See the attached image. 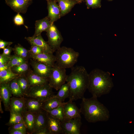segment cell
Masks as SVG:
<instances>
[{
  "mask_svg": "<svg viewBox=\"0 0 134 134\" xmlns=\"http://www.w3.org/2000/svg\"><path fill=\"white\" fill-rule=\"evenodd\" d=\"M71 68L66 82L70 89L68 98L69 100L73 101L84 97V94L88 87L89 73L82 66H77Z\"/></svg>",
  "mask_w": 134,
  "mask_h": 134,
  "instance_id": "6da1fadb",
  "label": "cell"
},
{
  "mask_svg": "<svg viewBox=\"0 0 134 134\" xmlns=\"http://www.w3.org/2000/svg\"><path fill=\"white\" fill-rule=\"evenodd\" d=\"M82 99L80 109L87 121L94 123L108 120L110 116L109 111L98 100V98L92 96L89 98L84 97Z\"/></svg>",
  "mask_w": 134,
  "mask_h": 134,
  "instance_id": "7a4b0ae2",
  "label": "cell"
},
{
  "mask_svg": "<svg viewBox=\"0 0 134 134\" xmlns=\"http://www.w3.org/2000/svg\"><path fill=\"white\" fill-rule=\"evenodd\" d=\"M110 75L109 72L97 68L90 72L88 89L92 96L98 98L110 93L114 86Z\"/></svg>",
  "mask_w": 134,
  "mask_h": 134,
  "instance_id": "3957f363",
  "label": "cell"
},
{
  "mask_svg": "<svg viewBox=\"0 0 134 134\" xmlns=\"http://www.w3.org/2000/svg\"><path fill=\"white\" fill-rule=\"evenodd\" d=\"M55 52V63L66 69L73 67L77 62L79 56L78 52L66 46L61 47Z\"/></svg>",
  "mask_w": 134,
  "mask_h": 134,
  "instance_id": "277c9868",
  "label": "cell"
},
{
  "mask_svg": "<svg viewBox=\"0 0 134 134\" xmlns=\"http://www.w3.org/2000/svg\"><path fill=\"white\" fill-rule=\"evenodd\" d=\"M52 89L48 83L30 87L24 97L34 98L44 102L53 97L55 95Z\"/></svg>",
  "mask_w": 134,
  "mask_h": 134,
  "instance_id": "5b68a950",
  "label": "cell"
},
{
  "mask_svg": "<svg viewBox=\"0 0 134 134\" xmlns=\"http://www.w3.org/2000/svg\"><path fill=\"white\" fill-rule=\"evenodd\" d=\"M67 76L66 74V68L55 63L48 78V84L52 88L58 90L65 83Z\"/></svg>",
  "mask_w": 134,
  "mask_h": 134,
  "instance_id": "8992f818",
  "label": "cell"
},
{
  "mask_svg": "<svg viewBox=\"0 0 134 134\" xmlns=\"http://www.w3.org/2000/svg\"><path fill=\"white\" fill-rule=\"evenodd\" d=\"M48 38L47 42L52 49L53 53L61 47L63 40L61 34L54 24L46 32Z\"/></svg>",
  "mask_w": 134,
  "mask_h": 134,
  "instance_id": "52a82bcc",
  "label": "cell"
},
{
  "mask_svg": "<svg viewBox=\"0 0 134 134\" xmlns=\"http://www.w3.org/2000/svg\"><path fill=\"white\" fill-rule=\"evenodd\" d=\"M82 124L81 116L61 121L63 134H80Z\"/></svg>",
  "mask_w": 134,
  "mask_h": 134,
  "instance_id": "ba28073f",
  "label": "cell"
},
{
  "mask_svg": "<svg viewBox=\"0 0 134 134\" xmlns=\"http://www.w3.org/2000/svg\"><path fill=\"white\" fill-rule=\"evenodd\" d=\"M30 64L33 71L36 74L48 78L53 67L33 59L30 61Z\"/></svg>",
  "mask_w": 134,
  "mask_h": 134,
  "instance_id": "9c48e42d",
  "label": "cell"
},
{
  "mask_svg": "<svg viewBox=\"0 0 134 134\" xmlns=\"http://www.w3.org/2000/svg\"><path fill=\"white\" fill-rule=\"evenodd\" d=\"M63 106L65 116L64 120H69L81 116L80 109L73 101L69 100L68 102H65Z\"/></svg>",
  "mask_w": 134,
  "mask_h": 134,
  "instance_id": "30bf717a",
  "label": "cell"
},
{
  "mask_svg": "<svg viewBox=\"0 0 134 134\" xmlns=\"http://www.w3.org/2000/svg\"><path fill=\"white\" fill-rule=\"evenodd\" d=\"M25 38L31 45H35L40 47L43 52L53 54L52 48L48 42L44 40L41 34L34 37H25Z\"/></svg>",
  "mask_w": 134,
  "mask_h": 134,
  "instance_id": "8fae6325",
  "label": "cell"
},
{
  "mask_svg": "<svg viewBox=\"0 0 134 134\" xmlns=\"http://www.w3.org/2000/svg\"><path fill=\"white\" fill-rule=\"evenodd\" d=\"M26 98L12 97L10 99L9 111L18 113L22 116L25 112Z\"/></svg>",
  "mask_w": 134,
  "mask_h": 134,
  "instance_id": "7c38bea8",
  "label": "cell"
},
{
  "mask_svg": "<svg viewBox=\"0 0 134 134\" xmlns=\"http://www.w3.org/2000/svg\"><path fill=\"white\" fill-rule=\"evenodd\" d=\"M48 14V17L52 24L61 17V10L56 0H46Z\"/></svg>",
  "mask_w": 134,
  "mask_h": 134,
  "instance_id": "4fadbf2b",
  "label": "cell"
},
{
  "mask_svg": "<svg viewBox=\"0 0 134 134\" xmlns=\"http://www.w3.org/2000/svg\"><path fill=\"white\" fill-rule=\"evenodd\" d=\"M6 3L14 11L18 13H25L31 3V0H5Z\"/></svg>",
  "mask_w": 134,
  "mask_h": 134,
  "instance_id": "5bb4252c",
  "label": "cell"
},
{
  "mask_svg": "<svg viewBox=\"0 0 134 134\" xmlns=\"http://www.w3.org/2000/svg\"><path fill=\"white\" fill-rule=\"evenodd\" d=\"M47 112L42 109L37 113L35 117L33 134L47 128Z\"/></svg>",
  "mask_w": 134,
  "mask_h": 134,
  "instance_id": "9a60e30c",
  "label": "cell"
},
{
  "mask_svg": "<svg viewBox=\"0 0 134 134\" xmlns=\"http://www.w3.org/2000/svg\"><path fill=\"white\" fill-rule=\"evenodd\" d=\"M12 96L8 83L0 84V99L3 104L5 111H9L10 99Z\"/></svg>",
  "mask_w": 134,
  "mask_h": 134,
  "instance_id": "2e32d148",
  "label": "cell"
},
{
  "mask_svg": "<svg viewBox=\"0 0 134 134\" xmlns=\"http://www.w3.org/2000/svg\"><path fill=\"white\" fill-rule=\"evenodd\" d=\"M47 128L50 134H63L61 121L47 112Z\"/></svg>",
  "mask_w": 134,
  "mask_h": 134,
  "instance_id": "e0dca14e",
  "label": "cell"
},
{
  "mask_svg": "<svg viewBox=\"0 0 134 134\" xmlns=\"http://www.w3.org/2000/svg\"><path fill=\"white\" fill-rule=\"evenodd\" d=\"M29 57L52 67L56 62L55 57L53 54L42 52L37 55L29 54Z\"/></svg>",
  "mask_w": 134,
  "mask_h": 134,
  "instance_id": "ac0fdd59",
  "label": "cell"
},
{
  "mask_svg": "<svg viewBox=\"0 0 134 134\" xmlns=\"http://www.w3.org/2000/svg\"><path fill=\"white\" fill-rule=\"evenodd\" d=\"M30 87L42 85L48 83V79L39 75L30 69L26 73Z\"/></svg>",
  "mask_w": 134,
  "mask_h": 134,
  "instance_id": "d6986e66",
  "label": "cell"
},
{
  "mask_svg": "<svg viewBox=\"0 0 134 134\" xmlns=\"http://www.w3.org/2000/svg\"><path fill=\"white\" fill-rule=\"evenodd\" d=\"M52 24L47 16L36 21L35 24V32L32 37H34L41 34L43 32H46Z\"/></svg>",
  "mask_w": 134,
  "mask_h": 134,
  "instance_id": "ffe728a7",
  "label": "cell"
},
{
  "mask_svg": "<svg viewBox=\"0 0 134 134\" xmlns=\"http://www.w3.org/2000/svg\"><path fill=\"white\" fill-rule=\"evenodd\" d=\"M37 113L26 111L22 117L26 127L27 134H33L36 116Z\"/></svg>",
  "mask_w": 134,
  "mask_h": 134,
  "instance_id": "44dd1931",
  "label": "cell"
},
{
  "mask_svg": "<svg viewBox=\"0 0 134 134\" xmlns=\"http://www.w3.org/2000/svg\"><path fill=\"white\" fill-rule=\"evenodd\" d=\"M25 98V112L37 113L42 109L43 102L34 98Z\"/></svg>",
  "mask_w": 134,
  "mask_h": 134,
  "instance_id": "7402d4cb",
  "label": "cell"
},
{
  "mask_svg": "<svg viewBox=\"0 0 134 134\" xmlns=\"http://www.w3.org/2000/svg\"><path fill=\"white\" fill-rule=\"evenodd\" d=\"M61 10V17L68 13L77 4V1L72 0H56Z\"/></svg>",
  "mask_w": 134,
  "mask_h": 134,
  "instance_id": "603a6c76",
  "label": "cell"
},
{
  "mask_svg": "<svg viewBox=\"0 0 134 134\" xmlns=\"http://www.w3.org/2000/svg\"><path fill=\"white\" fill-rule=\"evenodd\" d=\"M65 103L61 101L58 98L53 97L43 102L42 108L46 111H50L63 105Z\"/></svg>",
  "mask_w": 134,
  "mask_h": 134,
  "instance_id": "cb8c5ba5",
  "label": "cell"
},
{
  "mask_svg": "<svg viewBox=\"0 0 134 134\" xmlns=\"http://www.w3.org/2000/svg\"><path fill=\"white\" fill-rule=\"evenodd\" d=\"M19 76L18 74L13 72L11 68L0 71V84L8 83Z\"/></svg>",
  "mask_w": 134,
  "mask_h": 134,
  "instance_id": "d4e9b609",
  "label": "cell"
},
{
  "mask_svg": "<svg viewBox=\"0 0 134 134\" xmlns=\"http://www.w3.org/2000/svg\"><path fill=\"white\" fill-rule=\"evenodd\" d=\"M16 78L13 79L8 83L9 88L13 96L24 97V94L17 81Z\"/></svg>",
  "mask_w": 134,
  "mask_h": 134,
  "instance_id": "484cf974",
  "label": "cell"
},
{
  "mask_svg": "<svg viewBox=\"0 0 134 134\" xmlns=\"http://www.w3.org/2000/svg\"><path fill=\"white\" fill-rule=\"evenodd\" d=\"M70 89L67 83L62 85L59 90L57 95L54 97L58 98L62 102H64L66 99L68 98L70 94Z\"/></svg>",
  "mask_w": 134,
  "mask_h": 134,
  "instance_id": "4316f807",
  "label": "cell"
},
{
  "mask_svg": "<svg viewBox=\"0 0 134 134\" xmlns=\"http://www.w3.org/2000/svg\"><path fill=\"white\" fill-rule=\"evenodd\" d=\"M16 79L24 96L27 93L30 87L26 74L20 75Z\"/></svg>",
  "mask_w": 134,
  "mask_h": 134,
  "instance_id": "83f0119b",
  "label": "cell"
},
{
  "mask_svg": "<svg viewBox=\"0 0 134 134\" xmlns=\"http://www.w3.org/2000/svg\"><path fill=\"white\" fill-rule=\"evenodd\" d=\"M11 68L13 72L20 75L26 74L30 69L29 64L27 60L21 65L15 66Z\"/></svg>",
  "mask_w": 134,
  "mask_h": 134,
  "instance_id": "f1b7e54d",
  "label": "cell"
},
{
  "mask_svg": "<svg viewBox=\"0 0 134 134\" xmlns=\"http://www.w3.org/2000/svg\"><path fill=\"white\" fill-rule=\"evenodd\" d=\"M10 118L9 121L5 125L9 126L24 122L23 117L20 114L14 111H10Z\"/></svg>",
  "mask_w": 134,
  "mask_h": 134,
  "instance_id": "f546056e",
  "label": "cell"
},
{
  "mask_svg": "<svg viewBox=\"0 0 134 134\" xmlns=\"http://www.w3.org/2000/svg\"><path fill=\"white\" fill-rule=\"evenodd\" d=\"M13 51L15 54L27 60L29 58V50L26 49L19 44L15 45Z\"/></svg>",
  "mask_w": 134,
  "mask_h": 134,
  "instance_id": "4dcf8cb0",
  "label": "cell"
},
{
  "mask_svg": "<svg viewBox=\"0 0 134 134\" xmlns=\"http://www.w3.org/2000/svg\"><path fill=\"white\" fill-rule=\"evenodd\" d=\"M63 105L60 106L52 110L46 112L61 121H63L65 118Z\"/></svg>",
  "mask_w": 134,
  "mask_h": 134,
  "instance_id": "1f68e13d",
  "label": "cell"
},
{
  "mask_svg": "<svg viewBox=\"0 0 134 134\" xmlns=\"http://www.w3.org/2000/svg\"><path fill=\"white\" fill-rule=\"evenodd\" d=\"M101 0H85L86 4L87 9L92 8L93 9L100 8Z\"/></svg>",
  "mask_w": 134,
  "mask_h": 134,
  "instance_id": "d6a6232c",
  "label": "cell"
},
{
  "mask_svg": "<svg viewBox=\"0 0 134 134\" xmlns=\"http://www.w3.org/2000/svg\"><path fill=\"white\" fill-rule=\"evenodd\" d=\"M8 130V131L13 130H19L27 132L26 127L24 122L9 126Z\"/></svg>",
  "mask_w": 134,
  "mask_h": 134,
  "instance_id": "836d02e7",
  "label": "cell"
},
{
  "mask_svg": "<svg viewBox=\"0 0 134 134\" xmlns=\"http://www.w3.org/2000/svg\"><path fill=\"white\" fill-rule=\"evenodd\" d=\"M43 52L41 49L38 46L35 45H31L29 50V54L37 55Z\"/></svg>",
  "mask_w": 134,
  "mask_h": 134,
  "instance_id": "e575fe53",
  "label": "cell"
},
{
  "mask_svg": "<svg viewBox=\"0 0 134 134\" xmlns=\"http://www.w3.org/2000/svg\"><path fill=\"white\" fill-rule=\"evenodd\" d=\"M20 57L15 54L11 56L10 59L8 63L10 67L16 65Z\"/></svg>",
  "mask_w": 134,
  "mask_h": 134,
  "instance_id": "d590c367",
  "label": "cell"
},
{
  "mask_svg": "<svg viewBox=\"0 0 134 134\" xmlns=\"http://www.w3.org/2000/svg\"><path fill=\"white\" fill-rule=\"evenodd\" d=\"M13 21L15 24L17 26L24 25L23 19L19 13H18L14 17Z\"/></svg>",
  "mask_w": 134,
  "mask_h": 134,
  "instance_id": "8d00e7d4",
  "label": "cell"
},
{
  "mask_svg": "<svg viewBox=\"0 0 134 134\" xmlns=\"http://www.w3.org/2000/svg\"><path fill=\"white\" fill-rule=\"evenodd\" d=\"M10 57H8L3 54H0V65L7 63L9 61Z\"/></svg>",
  "mask_w": 134,
  "mask_h": 134,
  "instance_id": "74e56055",
  "label": "cell"
},
{
  "mask_svg": "<svg viewBox=\"0 0 134 134\" xmlns=\"http://www.w3.org/2000/svg\"><path fill=\"white\" fill-rule=\"evenodd\" d=\"M3 52L2 53L3 55L8 56L10 57L11 53L13 50V48L8 46L3 49Z\"/></svg>",
  "mask_w": 134,
  "mask_h": 134,
  "instance_id": "f35d334b",
  "label": "cell"
},
{
  "mask_svg": "<svg viewBox=\"0 0 134 134\" xmlns=\"http://www.w3.org/2000/svg\"><path fill=\"white\" fill-rule=\"evenodd\" d=\"M13 43L12 42L7 41L0 39V49H3Z\"/></svg>",
  "mask_w": 134,
  "mask_h": 134,
  "instance_id": "ab89813d",
  "label": "cell"
},
{
  "mask_svg": "<svg viewBox=\"0 0 134 134\" xmlns=\"http://www.w3.org/2000/svg\"><path fill=\"white\" fill-rule=\"evenodd\" d=\"M9 131V134H27L26 131L19 130H11Z\"/></svg>",
  "mask_w": 134,
  "mask_h": 134,
  "instance_id": "60d3db41",
  "label": "cell"
},
{
  "mask_svg": "<svg viewBox=\"0 0 134 134\" xmlns=\"http://www.w3.org/2000/svg\"><path fill=\"white\" fill-rule=\"evenodd\" d=\"M10 67L8 63L0 65V71L4 70L7 69Z\"/></svg>",
  "mask_w": 134,
  "mask_h": 134,
  "instance_id": "b9f144b4",
  "label": "cell"
},
{
  "mask_svg": "<svg viewBox=\"0 0 134 134\" xmlns=\"http://www.w3.org/2000/svg\"><path fill=\"white\" fill-rule=\"evenodd\" d=\"M34 134H50L47 128L35 133Z\"/></svg>",
  "mask_w": 134,
  "mask_h": 134,
  "instance_id": "7bdbcfd3",
  "label": "cell"
},
{
  "mask_svg": "<svg viewBox=\"0 0 134 134\" xmlns=\"http://www.w3.org/2000/svg\"><path fill=\"white\" fill-rule=\"evenodd\" d=\"M26 60H26L24 58L20 57L16 66H19L22 65L25 62Z\"/></svg>",
  "mask_w": 134,
  "mask_h": 134,
  "instance_id": "ee69618b",
  "label": "cell"
},
{
  "mask_svg": "<svg viewBox=\"0 0 134 134\" xmlns=\"http://www.w3.org/2000/svg\"><path fill=\"white\" fill-rule=\"evenodd\" d=\"M1 101H2L1 100H0V112L1 113H3V110L2 109L1 105Z\"/></svg>",
  "mask_w": 134,
  "mask_h": 134,
  "instance_id": "f6af8a7d",
  "label": "cell"
},
{
  "mask_svg": "<svg viewBox=\"0 0 134 134\" xmlns=\"http://www.w3.org/2000/svg\"><path fill=\"white\" fill-rule=\"evenodd\" d=\"M76 1H77L79 3H81L82 2V1L81 0H72Z\"/></svg>",
  "mask_w": 134,
  "mask_h": 134,
  "instance_id": "bcb514c9",
  "label": "cell"
},
{
  "mask_svg": "<svg viewBox=\"0 0 134 134\" xmlns=\"http://www.w3.org/2000/svg\"><path fill=\"white\" fill-rule=\"evenodd\" d=\"M108 1H112L113 0H107Z\"/></svg>",
  "mask_w": 134,
  "mask_h": 134,
  "instance_id": "7dc6e473",
  "label": "cell"
},
{
  "mask_svg": "<svg viewBox=\"0 0 134 134\" xmlns=\"http://www.w3.org/2000/svg\"><path fill=\"white\" fill-rule=\"evenodd\" d=\"M26 0L27 1H30L31 0Z\"/></svg>",
  "mask_w": 134,
  "mask_h": 134,
  "instance_id": "c3c4849f",
  "label": "cell"
},
{
  "mask_svg": "<svg viewBox=\"0 0 134 134\" xmlns=\"http://www.w3.org/2000/svg\"><path fill=\"white\" fill-rule=\"evenodd\" d=\"M82 1H83V0H81Z\"/></svg>",
  "mask_w": 134,
  "mask_h": 134,
  "instance_id": "681fc988",
  "label": "cell"
}]
</instances>
